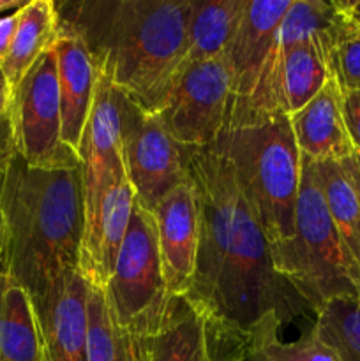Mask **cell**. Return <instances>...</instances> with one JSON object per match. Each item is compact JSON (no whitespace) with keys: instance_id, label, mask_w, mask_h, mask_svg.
<instances>
[{"instance_id":"1","label":"cell","mask_w":360,"mask_h":361,"mask_svg":"<svg viewBox=\"0 0 360 361\" xmlns=\"http://www.w3.org/2000/svg\"><path fill=\"white\" fill-rule=\"evenodd\" d=\"M187 173L200 204V245L184 298L203 316L215 360L246 361L251 331L267 314L284 326L311 309L275 271L224 155L214 147L193 150Z\"/></svg>"},{"instance_id":"2","label":"cell","mask_w":360,"mask_h":361,"mask_svg":"<svg viewBox=\"0 0 360 361\" xmlns=\"http://www.w3.org/2000/svg\"><path fill=\"white\" fill-rule=\"evenodd\" d=\"M56 9L99 76L155 115L182 63L191 0H78Z\"/></svg>"},{"instance_id":"3","label":"cell","mask_w":360,"mask_h":361,"mask_svg":"<svg viewBox=\"0 0 360 361\" xmlns=\"http://www.w3.org/2000/svg\"><path fill=\"white\" fill-rule=\"evenodd\" d=\"M0 207L7 229V275L35 305L64 275L80 268L85 228L81 166L30 168L16 154L0 173Z\"/></svg>"},{"instance_id":"4","label":"cell","mask_w":360,"mask_h":361,"mask_svg":"<svg viewBox=\"0 0 360 361\" xmlns=\"http://www.w3.org/2000/svg\"><path fill=\"white\" fill-rule=\"evenodd\" d=\"M229 162L236 187L256 217L268 245L292 238L302 173V154L289 115L265 113L226 120L210 145Z\"/></svg>"},{"instance_id":"5","label":"cell","mask_w":360,"mask_h":361,"mask_svg":"<svg viewBox=\"0 0 360 361\" xmlns=\"http://www.w3.org/2000/svg\"><path fill=\"white\" fill-rule=\"evenodd\" d=\"M275 271L293 286L311 312L335 298H360L355 274L318 183L314 162L302 155L292 238L270 247Z\"/></svg>"},{"instance_id":"6","label":"cell","mask_w":360,"mask_h":361,"mask_svg":"<svg viewBox=\"0 0 360 361\" xmlns=\"http://www.w3.org/2000/svg\"><path fill=\"white\" fill-rule=\"evenodd\" d=\"M104 295L113 319L131 338L159 330L175 298L166 286L154 217L136 201Z\"/></svg>"},{"instance_id":"7","label":"cell","mask_w":360,"mask_h":361,"mask_svg":"<svg viewBox=\"0 0 360 361\" xmlns=\"http://www.w3.org/2000/svg\"><path fill=\"white\" fill-rule=\"evenodd\" d=\"M293 0H247L224 53L232 78L226 120L282 111L279 101V28Z\"/></svg>"},{"instance_id":"8","label":"cell","mask_w":360,"mask_h":361,"mask_svg":"<svg viewBox=\"0 0 360 361\" xmlns=\"http://www.w3.org/2000/svg\"><path fill=\"white\" fill-rule=\"evenodd\" d=\"M16 152L30 168H80V157L62 141L59 74L53 48L39 56L11 88L9 108Z\"/></svg>"},{"instance_id":"9","label":"cell","mask_w":360,"mask_h":361,"mask_svg":"<svg viewBox=\"0 0 360 361\" xmlns=\"http://www.w3.org/2000/svg\"><path fill=\"white\" fill-rule=\"evenodd\" d=\"M232 78L224 56L191 63L176 73L155 113L169 136L187 148H207L224 129Z\"/></svg>"},{"instance_id":"10","label":"cell","mask_w":360,"mask_h":361,"mask_svg":"<svg viewBox=\"0 0 360 361\" xmlns=\"http://www.w3.org/2000/svg\"><path fill=\"white\" fill-rule=\"evenodd\" d=\"M193 150L176 143L157 116L141 109L126 95L120 157L138 204L152 212L166 194L186 182Z\"/></svg>"},{"instance_id":"11","label":"cell","mask_w":360,"mask_h":361,"mask_svg":"<svg viewBox=\"0 0 360 361\" xmlns=\"http://www.w3.org/2000/svg\"><path fill=\"white\" fill-rule=\"evenodd\" d=\"M134 201L119 152L109 161L99 185L85 192V228L78 271L87 286L101 289L108 286L129 228Z\"/></svg>"},{"instance_id":"12","label":"cell","mask_w":360,"mask_h":361,"mask_svg":"<svg viewBox=\"0 0 360 361\" xmlns=\"http://www.w3.org/2000/svg\"><path fill=\"white\" fill-rule=\"evenodd\" d=\"M150 214L168 291L173 296H184L193 282L200 245V204L193 182L187 178L166 194Z\"/></svg>"},{"instance_id":"13","label":"cell","mask_w":360,"mask_h":361,"mask_svg":"<svg viewBox=\"0 0 360 361\" xmlns=\"http://www.w3.org/2000/svg\"><path fill=\"white\" fill-rule=\"evenodd\" d=\"M34 312L44 361H88L87 284L80 271L64 275Z\"/></svg>"},{"instance_id":"14","label":"cell","mask_w":360,"mask_h":361,"mask_svg":"<svg viewBox=\"0 0 360 361\" xmlns=\"http://www.w3.org/2000/svg\"><path fill=\"white\" fill-rule=\"evenodd\" d=\"M53 51L56 56L59 74L62 141L78 155L81 136L94 102L99 74L85 42L62 25L53 44Z\"/></svg>"},{"instance_id":"15","label":"cell","mask_w":360,"mask_h":361,"mask_svg":"<svg viewBox=\"0 0 360 361\" xmlns=\"http://www.w3.org/2000/svg\"><path fill=\"white\" fill-rule=\"evenodd\" d=\"M296 147L304 157L314 162L344 161L355 152L344 115L342 94L335 78L296 113L289 115Z\"/></svg>"},{"instance_id":"16","label":"cell","mask_w":360,"mask_h":361,"mask_svg":"<svg viewBox=\"0 0 360 361\" xmlns=\"http://www.w3.org/2000/svg\"><path fill=\"white\" fill-rule=\"evenodd\" d=\"M124 101V92L97 76L94 102L78 148L85 192L99 185L109 161L120 152Z\"/></svg>"},{"instance_id":"17","label":"cell","mask_w":360,"mask_h":361,"mask_svg":"<svg viewBox=\"0 0 360 361\" xmlns=\"http://www.w3.org/2000/svg\"><path fill=\"white\" fill-rule=\"evenodd\" d=\"M136 361H217L203 316L175 296L164 323L154 334L133 338Z\"/></svg>"},{"instance_id":"18","label":"cell","mask_w":360,"mask_h":361,"mask_svg":"<svg viewBox=\"0 0 360 361\" xmlns=\"http://www.w3.org/2000/svg\"><path fill=\"white\" fill-rule=\"evenodd\" d=\"M353 20L355 11L353 2L348 0H293L279 28V44L314 42L327 56L330 67L332 53Z\"/></svg>"},{"instance_id":"19","label":"cell","mask_w":360,"mask_h":361,"mask_svg":"<svg viewBox=\"0 0 360 361\" xmlns=\"http://www.w3.org/2000/svg\"><path fill=\"white\" fill-rule=\"evenodd\" d=\"M247 0H191L186 51L180 69L224 56Z\"/></svg>"},{"instance_id":"20","label":"cell","mask_w":360,"mask_h":361,"mask_svg":"<svg viewBox=\"0 0 360 361\" xmlns=\"http://www.w3.org/2000/svg\"><path fill=\"white\" fill-rule=\"evenodd\" d=\"M60 30L56 2L53 0H30L20 9L14 41L9 53L0 63L6 85L16 87L39 56L53 48Z\"/></svg>"},{"instance_id":"21","label":"cell","mask_w":360,"mask_h":361,"mask_svg":"<svg viewBox=\"0 0 360 361\" xmlns=\"http://www.w3.org/2000/svg\"><path fill=\"white\" fill-rule=\"evenodd\" d=\"M0 361H44L30 296L9 275H0Z\"/></svg>"},{"instance_id":"22","label":"cell","mask_w":360,"mask_h":361,"mask_svg":"<svg viewBox=\"0 0 360 361\" xmlns=\"http://www.w3.org/2000/svg\"><path fill=\"white\" fill-rule=\"evenodd\" d=\"M327 56L314 42L300 41L281 46L279 101L286 115L302 109L330 80Z\"/></svg>"},{"instance_id":"23","label":"cell","mask_w":360,"mask_h":361,"mask_svg":"<svg viewBox=\"0 0 360 361\" xmlns=\"http://www.w3.org/2000/svg\"><path fill=\"white\" fill-rule=\"evenodd\" d=\"M314 162V161H313ZM325 204L341 238L360 289V201L348 173L337 161L314 162Z\"/></svg>"},{"instance_id":"24","label":"cell","mask_w":360,"mask_h":361,"mask_svg":"<svg viewBox=\"0 0 360 361\" xmlns=\"http://www.w3.org/2000/svg\"><path fill=\"white\" fill-rule=\"evenodd\" d=\"M281 328L277 314H267L251 331L246 361H339L314 326L304 328L295 342H282Z\"/></svg>"},{"instance_id":"25","label":"cell","mask_w":360,"mask_h":361,"mask_svg":"<svg viewBox=\"0 0 360 361\" xmlns=\"http://www.w3.org/2000/svg\"><path fill=\"white\" fill-rule=\"evenodd\" d=\"M87 316L88 361H136L133 338L113 319L104 289L87 286Z\"/></svg>"},{"instance_id":"26","label":"cell","mask_w":360,"mask_h":361,"mask_svg":"<svg viewBox=\"0 0 360 361\" xmlns=\"http://www.w3.org/2000/svg\"><path fill=\"white\" fill-rule=\"evenodd\" d=\"M313 326L339 361H360V298L330 300Z\"/></svg>"},{"instance_id":"27","label":"cell","mask_w":360,"mask_h":361,"mask_svg":"<svg viewBox=\"0 0 360 361\" xmlns=\"http://www.w3.org/2000/svg\"><path fill=\"white\" fill-rule=\"evenodd\" d=\"M355 11V6H353ZM330 73L341 90L360 88V18L356 16L330 56Z\"/></svg>"},{"instance_id":"28","label":"cell","mask_w":360,"mask_h":361,"mask_svg":"<svg viewBox=\"0 0 360 361\" xmlns=\"http://www.w3.org/2000/svg\"><path fill=\"white\" fill-rule=\"evenodd\" d=\"M341 94L346 129H348L349 140L355 150L360 152V88L359 90H341Z\"/></svg>"},{"instance_id":"29","label":"cell","mask_w":360,"mask_h":361,"mask_svg":"<svg viewBox=\"0 0 360 361\" xmlns=\"http://www.w3.org/2000/svg\"><path fill=\"white\" fill-rule=\"evenodd\" d=\"M16 143H14V130L7 109L0 111V173L9 166L16 157Z\"/></svg>"},{"instance_id":"30","label":"cell","mask_w":360,"mask_h":361,"mask_svg":"<svg viewBox=\"0 0 360 361\" xmlns=\"http://www.w3.org/2000/svg\"><path fill=\"white\" fill-rule=\"evenodd\" d=\"M18 21H20V9L6 14V16H0V63L9 53L11 44L14 41V34H16Z\"/></svg>"},{"instance_id":"31","label":"cell","mask_w":360,"mask_h":361,"mask_svg":"<svg viewBox=\"0 0 360 361\" xmlns=\"http://www.w3.org/2000/svg\"><path fill=\"white\" fill-rule=\"evenodd\" d=\"M341 166L344 168V171L348 173L349 180H352L353 183V189H355L360 201V152H353L348 159L341 161Z\"/></svg>"},{"instance_id":"32","label":"cell","mask_w":360,"mask_h":361,"mask_svg":"<svg viewBox=\"0 0 360 361\" xmlns=\"http://www.w3.org/2000/svg\"><path fill=\"white\" fill-rule=\"evenodd\" d=\"M9 271V261H7V229L4 221L2 207H0V275H7Z\"/></svg>"},{"instance_id":"33","label":"cell","mask_w":360,"mask_h":361,"mask_svg":"<svg viewBox=\"0 0 360 361\" xmlns=\"http://www.w3.org/2000/svg\"><path fill=\"white\" fill-rule=\"evenodd\" d=\"M25 0H0V14L2 13H7V11H18V9H21V7L25 6Z\"/></svg>"},{"instance_id":"34","label":"cell","mask_w":360,"mask_h":361,"mask_svg":"<svg viewBox=\"0 0 360 361\" xmlns=\"http://www.w3.org/2000/svg\"><path fill=\"white\" fill-rule=\"evenodd\" d=\"M9 97H11V90L6 83H0V111L9 108Z\"/></svg>"},{"instance_id":"35","label":"cell","mask_w":360,"mask_h":361,"mask_svg":"<svg viewBox=\"0 0 360 361\" xmlns=\"http://www.w3.org/2000/svg\"><path fill=\"white\" fill-rule=\"evenodd\" d=\"M0 83H6V81H4V76H2V71H0Z\"/></svg>"}]
</instances>
